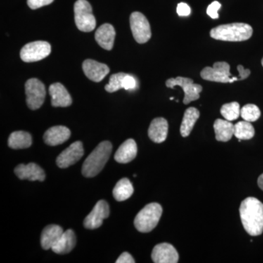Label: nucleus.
Segmentation results:
<instances>
[{
    "label": "nucleus",
    "instance_id": "obj_1",
    "mask_svg": "<svg viewBox=\"0 0 263 263\" xmlns=\"http://www.w3.org/2000/svg\"><path fill=\"white\" fill-rule=\"evenodd\" d=\"M240 219L248 234L257 236L263 233V203L255 197H247L239 209Z\"/></svg>",
    "mask_w": 263,
    "mask_h": 263
},
{
    "label": "nucleus",
    "instance_id": "obj_2",
    "mask_svg": "<svg viewBox=\"0 0 263 263\" xmlns=\"http://www.w3.org/2000/svg\"><path fill=\"white\" fill-rule=\"evenodd\" d=\"M112 148L110 142H101L84 161L82 166L83 176L92 178L100 174L110 158Z\"/></svg>",
    "mask_w": 263,
    "mask_h": 263
},
{
    "label": "nucleus",
    "instance_id": "obj_3",
    "mask_svg": "<svg viewBox=\"0 0 263 263\" xmlns=\"http://www.w3.org/2000/svg\"><path fill=\"white\" fill-rule=\"evenodd\" d=\"M253 34V29L249 24L233 23L223 24L212 29L211 37L214 39L230 42H240L251 38Z\"/></svg>",
    "mask_w": 263,
    "mask_h": 263
},
{
    "label": "nucleus",
    "instance_id": "obj_4",
    "mask_svg": "<svg viewBox=\"0 0 263 263\" xmlns=\"http://www.w3.org/2000/svg\"><path fill=\"white\" fill-rule=\"evenodd\" d=\"M162 214V208L157 202L148 204L137 214L135 227L141 233H149L157 224Z\"/></svg>",
    "mask_w": 263,
    "mask_h": 263
},
{
    "label": "nucleus",
    "instance_id": "obj_5",
    "mask_svg": "<svg viewBox=\"0 0 263 263\" xmlns=\"http://www.w3.org/2000/svg\"><path fill=\"white\" fill-rule=\"evenodd\" d=\"M76 27L81 32H89L96 27V19L92 8L86 0H78L74 5Z\"/></svg>",
    "mask_w": 263,
    "mask_h": 263
},
{
    "label": "nucleus",
    "instance_id": "obj_6",
    "mask_svg": "<svg viewBox=\"0 0 263 263\" xmlns=\"http://www.w3.org/2000/svg\"><path fill=\"white\" fill-rule=\"evenodd\" d=\"M129 22L132 33L136 42L140 44L148 42L152 37V31L146 17L140 12H134L130 15Z\"/></svg>",
    "mask_w": 263,
    "mask_h": 263
},
{
    "label": "nucleus",
    "instance_id": "obj_7",
    "mask_svg": "<svg viewBox=\"0 0 263 263\" xmlns=\"http://www.w3.org/2000/svg\"><path fill=\"white\" fill-rule=\"evenodd\" d=\"M25 92L27 104L31 110H37L42 106L46 95L43 82L37 79H29L25 84Z\"/></svg>",
    "mask_w": 263,
    "mask_h": 263
},
{
    "label": "nucleus",
    "instance_id": "obj_8",
    "mask_svg": "<svg viewBox=\"0 0 263 263\" xmlns=\"http://www.w3.org/2000/svg\"><path fill=\"white\" fill-rule=\"evenodd\" d=\"M51 45L46 41H34L25 45L20 52L21 59L25 62L41 61L49 56Z\"/></svg>",
    "mask_w": 263,
    "mask_h": 263
},
{
    "label": "nucleus",
    "instance_id": "obj_9",
    "mask_svg": "<svg viewBox=\"0 0 263 263\" xmlns=\"http://www.w3.org/2000/svg\"><path fill=\"white\" fill-rule=\"evenodd\" d=\"M166 86L174 89L175 86H179L184 91L183 104L188 105L191 102L200 98V93L202 91L200 85L194 84L193 81L189 78L177 77L176 79H170L166 81Z\"/></svg>",
    "mask_w": 263,
    "mask_h": 263
},
{
    "label": "nucleus",
    "instance_id": "obj_10",
    "mask_svg": "<svg viewBox=\"0 0 263 263\" xmlns=\"http://www.w3.org/2000/svg\"><path fill=\"white\" fill-rule=\"evenodd\" d=\"M230 65L226 62H216L214 67H206L200 72V76L204 80L214 82L233 83V78L230 72Z\"/></svg>",
    "mask_w": 263,
    "mask_h": 263
},
{
    "label": "nucleus",
    "instance_id": "obj_11",
    "mask_svg": "<svg viewBox=\"0 0 263 263\" xmlns=\"http://www.w3.org/2000/svg\"><path fill=\"white\" fill-rule=\"evenodd\" d=\"M110 214V209L108 202L105 200H100L97 202L94 209L85 218L84 226L89 230H95L103 224V220L108 218Z\"/></svg>",
    "mask_w": 263,
    "mask_h": 263
},
{
    "label": "nucleus",
    "instance_id": "obj_12",
    "mask_svg": "<svg viewBox=\"0 0 263 263\" xmlns=\"http://www.w3.org/2000/svg\"><path fill=\"white\" fill-rule=\"evenodd\" d=\"M84 154L83 143L81 141H76L58 156L57 164L60 168H67L80 160Z\"/></svg>",
    "mask_w": 263,
    "mask_h": 263
},
{
    "label": "nucleus",
    "instance_id": "obj_13",
    "mask_svg": "<svg viewBox=\"0 0 263 263\" xmlns=\"http://www.w3.org/2000/svg\"><path fill=\"white\" fill-rule=\"evenodd\" d=\"M152 259L155 263H176L179 262V255L174 246L162 243L153 249Z\"/></svg>",
    "mask_w": 263,
    "mask_h": 263
},
{
    "label": "nucleus",
    "instance_id": "obj_14",
    "mask_svg": "<svg viewBox=\"0 0 263 263\" xmlns=\"http://www.w3.org/2000/svg\"><path fill=\"white\" fill-rule=\"evenodd\" d=\"M82 67L86 77L94 82H100L110 72L108 65L93 60H85Z\"/></svg>",
    "mask_w": 263,
    "mask_h": 263
},
{
    "label": "nucleus",
    "instance_id": "obj_15",
    "mask_svg": "<svg viewBox=\"0 0 263 263\" xmlns=\"http://www.w3.org/2000/svg\"><path fill=\"white\" fill-rule=\"evenodd\" d=\"M14 172L21 180L43 181L46 179L44 171L35 163L18 164L15 167Z\"/></svg>",
    "mask_w": 263,
    "mask_h": 263
},
{
    "label": "nucleus",
    "instance_id": "obj_16",
    "mask_svg": "<svg viewBox=\"0 0 263 263\" xmlns=\"http://www.w3.org/2000/svg\"><path fill=\"white\" fill-rule=\"evenodd\" d=\"M49 94L51 97V105L53 107L65 108L70 106L72 103L70 95L60 83H54L50 86Z\"/></svg>",
    "mask_w": 263,
    "mask_h": 263
},
{
    "label": "nucleus",
    "instance_id": "obj_17",
    "mask_svg": "<svg viewBox=\"0 0 263 263\" xmlns=\"http://www.w3.org/2000/svg\"><path fill=\"white\" fill-rule=\"evenodd\" d=\"M70 135V129L65 126H54L45 133L43 140L48 146H58L67 141Z\"/></svg>",
    "mask_w": 263,
    "mask_h": 263
},
{
    "label": "nucleus",
    "instance_id": "obj_18",
    "mask_svg": "<svg viewBox=\"0 0 263 263\" xmlns=\"http://www.w3.org/2000/svg\"><path fill=\"white\" fill-rule=\"evenodd\" d=\"M116 31L111 24H104L95 32L97 43L104 49L110 51L114 47Z\"/></svg>",
    "mask_w": 263,
    "mask_h": 263
},
{
    "label": "nucleus",
    "instance_id": "obj_19",
    "mask_svg": "<svg viewBox=\"0 0 263 263\" xmlns=\"http://www.w3.org/2000/svg\"><path fill=\"white\" fill-rule=\"evenodd\" d=\"M168 133V123L164 118H156L151 123L148 134L150 139L156 143L165 141Z\"/></svg>",
    "mask_w": 263,
    "mask_h": 263
},
{
    "label": "nucleus",
    "instance_id": "obj_20",
    "mask_svg": "<svg viewBox=\"0 0 263 263\" xmlns=\"http://www.w3.org/2000/svg\"><path fill=\"white\" fill-rule=\"evenodd\" d=\"M138 147L133 139H128L119 146L116 152L114 159L119 163L126 164L136 158Z\"/></svg>",
    "mask_w": 263,
    "mask_h": 263
},
{
    "label": "nucleus",
    "instance_id": "obj_21",
    "mask_svg": "<svg viewBox=\"0 0 263 263\" xmlns=\"http://www.w3.org/2000/svg\"><path fill=\"white\" fill-rule=\"evenodd\" d=\"M65 231L61 227L57 224H50L43 229L41 234V247L45 250H48L61 238Z\"/></svg>",
    "mask_w": 263,
    "mask_h": 263
},
{
    "label": "nucleus",
    "instance_id": "obj_22",
    "mask_svg": "<svg viewBox=\"0 0 263 263\" xmlns=\"http://www.w3.org/2000/svg\"><path fill=\"white\" fill-rule=\"evenodd\" d=\"M76 245V236L72 230L64 232L61 238L53 246L51 249L54 253L65 254L70 252Z\"/></svg>",
    "mask_w": 263,
    "mask_h": 263
},
{
    "label": "nucleus",
    "instance_id": "obj_23",
    "mask_svg": "<svg viewBox=\"0 0 263 263\" xmlns=\"http://www.w3.org/2000/svg\"><path fill=\"white\" fill-rule=\"evenodd\" d=\"M216 141L228 142L234 136V124L230 121L216 119L214 124Z\"/></svg>",
    "mask_w": 263,
    "mask_h": 263
},
{
    "label": "nucleus",
    "instance_id": "obj_24",
    "mask_svg": "<svg viewBox=\"0 0 263 263\" xmlns=\"http://www.w3.org/2000/svg\"><path fill=\"white\" fill-rule=\"evenodd\" d=\"M32 136L27 132L15 131L8 138V146L13 149H23L32 146Z\"/></svg>",
    "mask_w": 263,
    "mask_h": 263
},
{
    "label": "nucleus",
    "instance_id": "obj_25",
    "mask_svg": "<svg viewBox=\"0 0 263 263\" xmlns=\"http://www.w3.org/2000/svg\"><path fill=\"white\" fill-rule=\"evenodd\" d=\"M199 117H200V112L197 108L191 107L186 109L183 115L181 128H180L181 136L186 138L190 136Z\"/></svg>",
    "mask_w": 263,
    "mask_h": 263
},
{
    "label": "nucleus",
    "instance_id": "obj_26",
    "mask_svg": "<svg viewBox=\"0 0 263 263\" xmlns=\"http://www.w3.org/2000/svg\"><path fill=\"white\" fill-rule=\"evenodd\" d=\"M133 193L134 188L133 183L127 178H123L119 180L113 190L114 198L119 202L127 200L133 195Z\"/></svg>",
    "mask_w": 263,
    "mask_h": 263
},
{
    "label": "nucleus",
    "instance_id": "obj_27",
    "mask_svg": "<svg viewBox=\"0 0 263 263\" xmlns=\"http://www.w3.org/2000/svg\"><path fill=\"white\" fill-rule=\"evenodd\" d=\"M255 130L250 122L247 121L234 124V136L238 140H249L253 138Z\"/></svg>",
    "mask_w": 263,
    "mask_h": 263
},
{
    "label": "nucleus",
    "instance_id": "obj_28",
    "mask_svg": "<svg viewBox=\"0 0 263 263\" xmlns=\"http://www.w3.org/2000/svg\"><path fill=\"white\" fill-rule=\"evenodd\" d=\"M221 114L226 120H236L240 115V105L237 102L224 104L221 107Z\"/></svg>",
    "mask_w": 263,
    "mask_h": 263
},
{
    "label": "nucleus",
    "instance_id": "obj_29",
    "mask_svg": "<svg viewBox=\"0 0 263 263\" xmlns=\"http://www.w3.org/2000/svg\"><path fill=\"white\" fill-rule=\"evenodd\" d=\"M260 115L261 112L258 107L253 104H248L240 109V116L247 122H255L260 117Z\"/></svg>",
    "mask_w": 263,
    "mask_h": 263
},
{
    "label": "nucleus",
    "instance_id": "obj_30",
    "mask_svg": "<svg viewBox=\"0 0 263 263\" xmlns=\"http://www.w3.org/2000/svg\"><path fill=\"white\" fill-rule=\"evenodd\" d=\"M126 75L124 72H119L110 76V81L105 86V89L109 93H113L123 89V80Z\"/></svg>",
    "mask_w": 263,
    "mask_h": 263
},
{
    "label": "nucleus",
    "instance_id": "obj_31",
    "mask_svg": "<svg viewBox=\"0 0 263 263\" xmlns=\"http://www.w3.org/2000/svg\"><path fill=\"white\" fill-rule=\"evenodd\" d=\"M221 4L217 1L213 2L212 4L209 5L207 8V14L213 19L219 18L218 10L221 8Z\"/></svg>",
    "mask_w": 263,
    "mask_h": 263
},
{
    "label": "nucleus",
    "instance_id": "obj_32",
    "mask_svg": "<svg viewBox=\"0 0 263 263\" xmlns=\"http://www.w3.org/2000/svg\"><path fill=\"white\" fill-rule=\"evenodd\" d=\"M53 2V0H27V5L31 9L36 10L51 4Z\"/></svg>",
    "mask_w": 263,
    "mask_h": 263
},
{
    "label": "nucleus",
    "instance_id": "obj_33",
    "mask_svg": "<svg viewBox=\"0 0 263 263\" xmlns=\"http://www.w3.org/2000/svg\"><path fill=\"white\" fill-rule=\"evenodd\" d=\"M137 86L136 80L135 78L129 74H127L123 80V89L125 90H133Z\"/></svg>",
    "mask_w": 263,
    "mask_h": 263
},
{
    "label": "nucleus",
    "instance_id": "obj_34",
    "mask_svg": "<svg viewBox=\"0 0 263 263\" xmlns=\"http://www.w3.org/2000/svg\"><path fill=\"white\" fill-rule=\"evenodd\" d=\"M177 13L180 16H188L191 13V8L186 3H179L177 7Z\"/></svg>",
    "mask_w": 263,
    "mask_h": 263
},
{
    "label": "nucleus",
    "instance_id": "obj_35",
    "mask_svg": "<svg viewBox=\"0 0 263 263\" xmlns=\"http://www.w3.org/2000/svg\"><path fill=\"white\" fill-rule=\"evenodd\" d=\"M117 263H134L136 262L134 258L132 257L130 254L128 253V252H124L121 254L120 257L117 259V260L116 261Z\"/></svg>",
    "mask_w": 263,
    "mask_h": 263
},
{
    "label": "nucleus",
    "instance_id": "obj_36",
    "mask_svg": "<svg viewBox=\"0 0 263 263\" xmlns=\"http://www.w3.org/2000/svg\"><path fill=\"white\" fill-rule=\"evenodd\" d=\"M237 68H238V72H239V76H238L239 81L245 80L251 74V71L248 69H245L242 65H238Z\"/></svg>",
    "mask_w": 263,
    "mask_h": 263
},
{
    "label": "nucleus",
    "instance_id": "obj_37",
    "mask_svg": "<svg viewBox=\"0 0 263 263\" xmlns=\"http://www.w3.org/2000/svg\"><path fill=\"white\" fill-rule=\"evenodd\" d=\"M257 183H258L259 187L263 191V174L259 176Z\"/></svg>",
    "mask_w": 263,
    "mask_h": 263
},
{
    "label": "nucleus",
    "instance_id": "obj_38",
    "mask_svg": "<svg viewBox=\"0 0 263 263\" xmlns=\"http://www.w3.org/2000/svg\"><path fill=\"white\" fill-rule=\"evenodd\" d=\"M170 100H174V98H170Z\"/></svg>",
    "mask_w": 263,
    "mask_h": 263
},
{
    "label": "nucleus",
    "instance_id": "obj_39",
    "mask_svg": "<svg viewBox=\"0 0 263 263\" xmlns=\"http://www.w3.org/2000/svg\"><path fill=\"white\" fill-rule=\"evenodd\" d=\"M262 67H263V58H262Z\"/></svg>",
    "mask_w": 263,
    "mask_h": 263
}]
</instances>
